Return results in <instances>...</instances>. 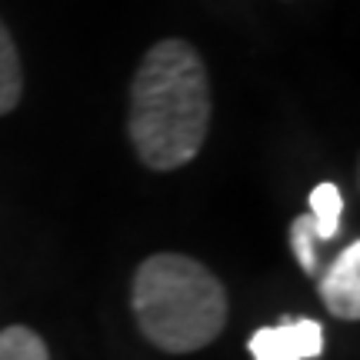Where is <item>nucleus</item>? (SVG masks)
<instances>
[{
	"instance_id": "nucleus-1",
	"label": "nucleus",
	"mask_w": 360,
	"mask_h": 360,
	"mask_svg": "<svg viewBox=\"0 0 360 360\" xmlns=\"http://www.w3.org/2000/svg\"><path fill=\"white\" fill-rule=\"evenodd\" d=\"M210 77L187 40H157L130 80L127 137L143 167L167 174L200 154L210 130Z\"/></svg>"
},
{
	"instance_id": "nucleus-2",
	"label": "nucleus",
	"mask_w": 360,
	"mask_h": 360,
	"mask_svg": "<svg viewBox=\"0 0 360 360\" xmlns=\"http://www.w3.org/2000/svg\"><path fill=\"white\" fill-rule=\"evenodd\" d=\"M130 307L141 334L164 354H193L227 323L224 283L187 254H150L134 274Z\"/></svg>"
},
{
	"instance_id": "nucleus-3",
	"label": "nucleus",
	"mask_w": 360,
	"mask_h": 360,
	"mask_svg": "<svg viewBox=\"0 0 360 360\" xmlns=\"http://www.w3.org/2000/svg\"><path fill=\"white\" fill-rule=\"evenodd\" d=\"M323 330L310 317H283L277 327H260L250 334L247 350L254 360H317L323 357Z\"/></svg>"
},
{
	"instance_id": "nucleus-4",
	"label": "nucleus",
	"mask_w": 360,
	"mask_h": 360,
	"mask_svg": "<svg viewBox=\"0 0 360 360\" xmlns=\"http://www.w3.org/2000/svg\"><path fill=\"white\" fill-rule=\"evenodd\" d=\"M317 294L337 321H360V240H350L323 274H317Z\"/></svg>"
},
{
	"instance_id": "nucleus-5",
	"label": "nucleus",
	"mask_w": 360,
	"mask_h": 360,
	"mask_svg": "<svg viewBox=\"0 0 360 360\" xmlns=\"http://www.w3.org/2000/svg\"><path fill=\"white\" fill-rule=\"evenodd\" d=\"M24 94V70H20V53L13 44L7 24L0 20V117L11 114L20 103Z\"/></svg>"
},
{
	"instance_id": "nucleus-6",
	"label": "nucleus",
	"mask_w": 360,
	"mask_h": 360,
	"mask_svg": "<svg viewBox=\"0 0 360 360\" xmlns=\"http://www.w3.org/2000/svg\"><path fill=\"white\" fill-rule=\"evenodd\" d=\"M317 244H327L323 240L317 220L310 214H300V217L290 220V250H294L297 264L304 267V274L317 277L321 274V260H317Z\"/></svg>"
},
{
	"instance_id": "nucleus-7",
	"label": "nucleus",
	"mask_w": 360,
	"mask_h": 360,
	"mask_svg": "<svg viewBox=\"0 0 360 360\" xmlns=\"http://www.w3.org/2000/svg\"><path fill=\"white\" fill-rule=\"evenodd\" d=\"M340 214H344V193L337 184H317L310 191V217L317 220L323 240H334L340 233Z\"/></svg>"
},
{
	"instance_id": "nucleus-8",
	"label": "nucleus",
	"mask_w": 360,
	"mask_h": 360,
	"mask_svg": "<svg viewBox=\"0 0 360 360\" xmlns=\"http://www.w3.org/2000/svg\"><path fill=\"white\" fill-rule=\"evenodd\" d=\"M0 360H51V350L37 330L13 323L0 330Z\"/></svg>"
}]
</instances>
